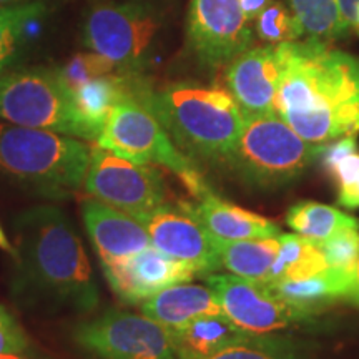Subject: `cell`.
<instances>
[{
    "label": "cell",
    "mask_w": 359,
    "mask_h": 359,
    "mask_svg": "<svg viewBox=\"0 0 359 359\" xmlns=\"http://www.w3.org/2000/svg\"><path fill=\"white\" fill-rule=\"evenodd\" d=\"M135 95L191 160L226 165L246 116L230 90L178 82L151 92L137 82Z\"/></svg>",
    "instance_id": "obj_3"
},
{
    "label": "cell",
    "mask_w": 359,
    "mask_h": 359,
    "mask_svg": "<svg viewBox=\"0 0 359 359\" xmlns=\"http://www.w3.org/2000/svg\"><path fill=\"white\" fill-rule=\"evenodd\" d=\"M217 248L222 266L231 275L266 285L271 278L280 241L278 236L238 241L217 240Z\"/></svg>",
    "instance_id": "obj_21"
},
{
    "label": "cell",
    "mask_w": 359,
    "mask_h": 359,
    "mask_svg": "<svg viewBox=\"0 0 359 359\" xmlns=\"http://www.w3.org/2000/svg\"><path fill=\"white\" fill-rule=\"evenodd\" d=\"M280 248L271 269L269 283L281 280H304L326 271L327 264L320 243L302 235H280ZM268 285V283H266Z\"/></svg>",
    "instance_id": "obj_24"
},
{
    "label": "cell",
    "mask_w": 359,
    "mask_h": 359,
    "mask_svg": "<svg viewBox=\"0 0 359 359\" xmlns=\"http://www.w3.org/2000/svg\"><path fill=\"white\" fill-rule=\"evenodd\" d=\"M110 290L127 304H142L161 290L196 276L190 264L170 258L155 246L128 257L100 262Z\"/></svg>",
    "instance_id": "obj_14"
},
{
    "label": "cell",
    "mask_w": 359,
    "mask_h": 359,
    "mask_svg": "<svg viewBox=\"0 0 359 359\" xmlns=\"http://www.w3.org/2000/svg\"><path fill=\"white\" fill-rule=\"evenodd\" d=\"M133 218L147 230L151 246L170 258L190 264L196 276H208L223 268L217 240L188 205L175 208L165 203Z\"/></svg>",
    "instance_id": "obj_13"
},
{
    "label": "cell",
    "mask_w": 359,
    "mask_h": 359,
    "mask_svg": "<svg viewBox=\"0 0 359 359\" xmlns=\"http://www.w3.org/2000/svg\"><path fill=\"white\" fill-rule=\"evenodd\" d=\"M188 208L217 240L238 241L281 235L278 224L268 218L224 201L212 191L201 196L196 205H188Z\"/></svg>",
    "instance_id": "obj_17"
},
{
    "label": "cell",
    "mask_w": 359,
    "mask_h": 359,
    "mask_svg": "<svg viewBox=\"0 0 359 359\" xmlns=\"http://www.w3.org/2000/svg\"><path fill=\"white\" fill-rule=\"evenodd\" d=\"M83 187L92 198L130 217L167 203V187L155 165L138 163L100 147L90 151Z\"/></svg>",
    "instance_id": "obj_10"
},
{
    "label": "cell",
    "mask_w": 359,
    "mask_h": 359,
    "mask_svg": "<svg viewBox=\"0 0 359 359\" xmlns=\"http://www.w3.org/2000/svg\"><path fill=\"white\" fill-rule=\"evenodd\" d=\"M338 2H339V11H341V15H343L344 24H346L349 29V27H351L354 15H356V11L359 7V0H338ZM349 32H351V29H349Z\"/></svg>",
    "instance_id": "obj_34"
},
{
    "label": "cell",
    "mask_w": 359,
    "mask_h": 359,
    "mask_svg": "<svg viewBox=\"0 0 359 359\" xmlns=\"http://www.w3.org/2000/svg\"><path fill=\"white\" fill-rule=\"evenodd\" d=\"M58 77L62 83L70 90H77L80 85L90 82V80L103 77V75L118 74L115 65L111 64L109 58L102 57L100 53L90 52V53H79V55L72 57L62 69H57Z\"/></svg>",
    "instance_id": "obj_31"
},
{
    "label": "cell",
    "mask_w": 359,
    "mask_h": 359,
    "mask_svg": "<svg viewBox=\"0 0 359 359\" xmlns=\"http://www.w3.org/2000/svg\"><path fill=\"white\" fill-rule=\"evenodd\" d=\"M30 339L13 314L0 304V354H27Z\"/></svg>",
    "instance_id": "obj_32"
},
{
    "label": "cell",
    "mask_w": 359,
    "mask_h": 359,
    "mask_svg": "<svg viewBox=\"0 0 359 359\" xmlns=\"http://www.w3.org/2000/svg\"><path fill=\"white\" fill-rule=\"evenodd\" d=\"M0 118L87 140L70 90L57 70L29 69L0 77Z\"/></svg>",
    "instance_id": "obj_8"
},
{
    "label": "cell",
    "mask_w": 359,
    "mask_h": 359,
    "mask_svg": "<svg viewBox=\"0 0 359 359\" xmlns=\"http://www.w3.org/2000/svg\"><path fill=\"white\" fill-rule=\"evenodd\" d=\"M11 4H24V0H0V6H11Z\"/></svg>",
    "instance_id": "obj_39"
},
{
    "label": "cell",
    "mask_w": 359,
    "mask_h": 359,
    "mask_svg": "<svg viewBox=\"0 0 359 359\" xmlns=\"http://www.w3.org/2000/svg\"><path fill=\"white\" fill-rule=\"evenodd\" d=\"M187 35L196 58L212 69L228 65L253 43L241 0H191Z\"/></svg>",
    "instance_id": "obj_11"
},
{
    "label": "cell",
    "mask_w": 359,
    "mask_h": 359,
    "mask_svg": "<svg viewBox=\"0 0 359 359\" xmlns=\"http://www.w3.org/2000/svg\"><path fill=\"white\" fill-rule=\"evenodd\" d=\"M203 359H306L293 339L278 334H245Z\"/></svg>",
    "instance_id": "obj_28"
},
{
    "label": "cell",
    "mask_w": 359,
    "mask_h": 359,
    "mask_svg": "<svg viewBox=\"0 0 359 359\" xmlns=\"http://www.w3.org/2000/svg\"><path fill=\"white\" fill-rule=\"evenodd\" d=\"M82 218L100 262L128 257L151 246L150 236L137 219L100 200H83Z\"/></svg>",
    "instance_id": "obj_16"
},
{
    "label": "cell",
    "mask_w": 359,
    "mask_h": 359,
    "mask_svg": "<svg viewBox=\"0 0 359 359\" xmlns=\"http://www.w3.org/2000/svg\"><path fill=\"white\" fill-rule=\"evenodd\" d=\"M275 0H241V7H243V12L251 24L257 20V17L262 13L264 8H266L269 4H273Z\"/></svg>",
    "instance_id": "obj_33"
},
{
    "label": "cell",
    "mask_w": 359,
    "mask_h": 359,
    "mask_svg": "<svg viewBox=\"0 0 359 359\" xmlns=\"http://www.w3.org/2000/svg\"><path fill=\"white\" fill-rule=\"evenodd\" d=\"M0 359H30L27 354H0Z\"/></svg>",
    "instance_id": "obj_38"
},
{
    "label": "cell",
    "mask_w": 359,
    "mask_h": 359,
    "mask_svg": "<svg viewBox=\"0 0 359 359\" xmlns=\"http://www.w3.org/2000/svg\"><path fill=\"white\" fill-rule=\"evenodd\" d=\"M288 4L309 42L330 45L349 34L338 0H288Z\"/></svg>",
    "instance_id": "obj_26"
},
{
    "label": "cell",
    "mask_w": 359,
    "mask_h": 359,
    "mask_svg": "<svg viewBox=\"0 0 359 359\" xmlns=\"http://www.w3.org/2000/svg\"><path fill=\"white\" fill-rule=\"evenodd\" d=\"M167 24L161 0H123L92 8L83 25V43L109 58L118 74L137 77L150 64Z\"/></svg>",
    "instance_id": "obj_6"
},
{
    "label": "cell",
    "mask_w": 359,
    "mask_h": 359,
    "mask_svg": "<svg viewBox=\"0 0 359 359\" xmlns=\"http://www.w3.org/2000/svg\"><path fill=\"white\" fill-rule=\"evenodd\" d=\"M0 250H4L6 253L11 255V257H13L15 255V246H13V243L11 240H8L6 231L2 230V226H0Z\"/></svg>",
    "instance_id": "obj_35"
},
{
    "label": "cell",
    "mask_w": 359,
    "mask_h": 359,
    "mask_svg": "<svg viewBox=\"0 0 359 359\" xmlns=\"http://www.w3.org/2000/svg\"><path fill=\"white\" fill-rule=\"evenodd\" d=\"M255 24V34L262 39L264 43L280 45L288 42H298L303 39L302 27L293 15L290 7L283 2L275 0L264 8L257 17Z\"/></svg>",
    "instance_id": "obj_30"
},
{
    "label": "cell",
    "mask_w": 359,
    "mask_h": 359,
    "mask_svg": "<svg viewBox=\"0 0 359 359\" xmlns=\"http://www.w3.org/2000/svg\"><path fill=\"white\" fill-rule=\"evenodd\" d=\"M133 79L132 75L122 74L103 75L80 85L72 92L75 114L82 123L87 140H97L109 120L111 109L132 92Z\"/></svg>",
    "instance_id": "obj_19"
},
{
    "label": "cell",
    "mask_w": 359,
    "mask_h": 359,
    "mask_svg": "<svg viewBox=\"0 0 359 359\" xmlns=\"http://www.w3.org/2000/svg\"><path fill=\"white\" fill-rule=\"evenodd\" d=\"M349 298L353 299L354 303L359 304V259H358V266H356V273H354V283H353V291Z\"/></svg>",
    "instance_id": "obj_36"
},
{
    "label": "cell",
    "mask_w": 359,
    "mask_h": 359,
    "mask_svg": "<svg viewBox=\"0 0 359 359\" xmlns=\"http://www.w3.org/2000/svg\"><path fill=\"white\" fill-rule=\"evenodd\" d=\"M92 148L50 130L0 123V172L62 200L83 185Z\"/></svg>",
    "instance_id": "obj_4"
},
{
    "label": "cell",
    "mask_w": 359,
    "mask_h": 359,
    "mask_svg": "<svg viewBox=\"0 0 359 359\" xmlns=\"http://www.w3.org/2000/svg\"><path fill=\"white\" fill-rule=\"evenodd\" d=\"M11 294L35 311L92 313L100 303L87 251L58 206L40 205L13 219Z\"/></svg>",
    "instance_id": "obj_1"
},
{
    "label": "cell",
    "mask_w": 359,
    "mask_h": 359,
    "mask_svg": "<svg viewBox=\"0 0 359 359\" xmlns=\"http://www.w3.org/2000/svg\"><path fill=\"white\" fill-rule=\"evenodd\" d=\"M281 72L280 45L250 47L226 65V87L245 115L275 114Z\"/></svg>",
    "instance_id": "obj_15"
},
{
    "label": "cell",
    "mask_w": 359,
    "mask_h": 359,
    "mask_svg": "<svg viewBox=\"0 0 359 359\" xmlns=\"http://www.w3.org/2000/svg\"><path fill=\"white\" fill-rule=\"evenodd\" d=\"M321 147L299 137L280 115H246L226 165L250 187L275 190L302 178Z\"/></svg>",
    "instance_id": "obj_5"
},
{
    "label": "cell",
    "mask_w": 359,
    "mask_h": 359,
    "mask_svg": "<svg viewBox=\"0 0 359 359\" xmlns=\"http://www.w3.org/2000/svg\"><path fill=\"white\" fill-rule=\"evenodd\" d=\"M280 50L275 114L314 145L356 137L359 58L309 40L280 43Z\"/></svg>",
    "instance_id": "obj_2"
},
{
    "label": "cell",
    "mask_w": 359,
    "mask_h": 359,
    "mask_svg": "<svg viewBox=\"0 0 359 359\" xmlns=\"http://www.w3.org/2000/svg\"><path fill=\"white\" fill-rule=\"evenodd\" d=\"M320 246L326 258L327 271L346 283L353 291L354 273L359 259V228H348L336 233Z\"/></svg>",
    "instance_id": "obj_29"
},
{
    "label": "cell",
    "mask_w": 359,
    "mask_h": 359,
    "mask_svg": "<svg viewBox=\"0 0 359 359\" xmlns=\"http://www.w3.org/2000/svg\"><path fill=\"white\" fill-rule=\"evenodd\" d=\"M349 29H351V32H356L359 35V7H358L356 15H354V19L351 22V27H349Z\"/></svg>",
    "instance_id": "obj_37"
},
{
    "label": "cell",
    "mask_w": 359,
    "mask_h": 359,
    "mask_svg": "<svg viewBox=\"0 0 359 359\" xmlns=\"http://www.w3.org/2000/svg\"><path fill=\"white\" fill-rule=\"evenodd\" d=\"M42 2L0 6V74L12 64L30 27L45 15Z\"/></svg>",
    "instance_id": "obj_27"
},
{
    "label": "cell",
    "mask_w": 359,
    "mask_h": 359,
    "mask_svg": "<svg viewBox=\"0 0 359 359\" xmlns=\"http://www.w3.org/2000/svg\"><path fill=\"white\" fill-rule=\"evenodd\" d=\"M177 359H203L246 334L224 313L205 314L172 330Z\"/></svg>",
    "instance_id": "obj_20"
},
{
    "label": "cell",
    "mask_w": 359,
    "mask_h": 359,
    "mask_svg": "<svg viewBox=\"0 0 359 359\" xmlns=\"http://www.w3.org/2000/svg\"><path fill=\"white\" fill-rule=\"evenodd\" d=\"M72 338L95 359H177L172 330L143 313L105 311L79 323Z\"/></svg>",
    "instance_id": "obj_9"
},
{
    "label": "cell",
    "mask_w": 359,
    "mask_h": 359,
    "mask_svg": "<svg viewBox=\"0 0 359 359\" xmlns=\"http://www.w3.org/2000/svg\"><path fill=\"white\" fill-rule=\"evenodd\" d=\"M266 286L278 298L308 316L330 306L336 299L351 296V288L346 283L327 269L304 280H281L268 283Z\"/></svg>",
    "instance_id": "obj_22"
},
{
    "label": "cell",
    "mask_w": 359,
    "mask_h": 359,
    "mask_svg": "<svg viewBox=\"0 0 359 359\" xmlns=\"http://www.w3.org/2000/svg\"><path fill=\"white\" fill-rule=\"evenodd\" d=\"M217 293L223 313L246 334H278L311 316L290 306L266 285L236 275L206 276Z\"/></svg>",
    "instance_id": "obj_12"
},
{
    "label": "cell",
    "mask_w": 359,
    "mask_h": 359,
    "mask_svg": "<svg viewBox=\"0 0 359 359\" xmlns=\"http://www.w3.org/2000/svg\"><path fill=\"white\" fill-rule=\"evenodd\" d=\"M142 313L160 325L175 330L198 316L223 313V309L212 286L185 281L168 286L142 303Z\"/></svg>",
    "instance_id": "obj_18"
},
{
    "label": "cell",
    "mask_w": 359,
    "mask_h": 359,
    "mask_svg": "<svg viewBox=\"0 0 359 359\" xmlns=\"http://www.w3.org/2000/svg\"><path fill=\"white\" fill-rule=\"evenodd\" d=\"M286 223L296 235H302L316 243H323L327 238L348 228H359L356 218L316 201H299L291 206L286 215Z\"/></svg>",
    "instance_id": "obj_25"
},
{
    "label": "cell",
    "mask_w": 359,
    "mask_h": 359,
    "mask_svg": "<svg viewBox=\"0 0 359 359\" xmlns=\"http://www.w3.org/2000/svg\"><path fill=\"white\" fill-rule=\"evenodd\" d=\"M320 163L338 190V203L344 208H359V147L356 137H343L325 143Z\"/></svg>",
    "instance_id": "obj_23"
},
{
    "label": "cell",
    "mask_w": 359,
    "mask_h": 359,
    "mask_svg": "<svg viewBox=\"0 0 359 359\" xmlns=\"http://www.w3.org/2000/svg\"><path fill=\"white\" fill-rule=\"evenodd\" d=\"M137 83V80H135ZM132 92L111 109L105 127L95 140L97 147L138 163H151L170 170L188 191L200 200L210 193L205 178L190 156L182 154L151 110Z\"/></svg>",
    "instance_id": "obj_7"
}]
</instances>
